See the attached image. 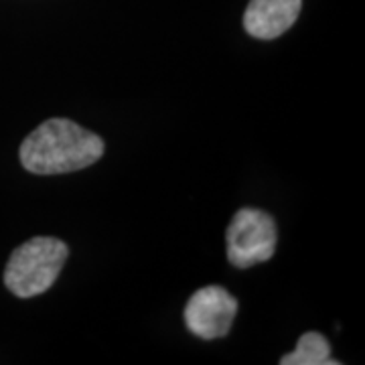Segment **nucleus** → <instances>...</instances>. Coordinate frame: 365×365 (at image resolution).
<instances>
[{
	"mask_svg": "<svg viewBox=\"0 0 365 365\" xmlns=\"http://www.w3.org/2000/svg\"><path fill=\"white\" fill-rule=\"evenodd\" d=\"M302 0H250L244 26L256 39H276L297 23Z\"/></svg>",
	"mask_w": 365,
	"mask_h": 365,
	"instance_id": "obj_5",
	"label": "nucleus"
},
{
	"mask_svg": "<svg viewBox=\"0 0 365 365\" xmlns=\"http://www.w3.org/2000/svg\"><path fill=\"white\" fill-rule=\"evenodd\" d=\"M69 250L55 237H33L14 250L4 270V284L19 299L43 294L53 287Z\"/></svg>",
	"mask_w": 365,
	"mask_h": 365,
	"instance_id": "obj_2",
	"label": "nucleus"
},
{
	"mask_svg": "<svg viewBox=\"0 0 365 365\" xmlns=\"http://www.w3.org/2000/svg\"><path fill=\"white\" fill-rule=\"evenodd\" d=\"M276 223L260 209H240L227 227V260L235 268H250L270 260L276 252Z\"/></svg>",
	"mask_w": 365,
	"mask_h": 365,
	"instance_id": "obj_3",
	"label": "nucleus"
},
{
	"mask_svg": "<svg viewBox=\"0 0 365 365\" xmlns=\"http://www.w3.org/2000/svg\"><path fill=\"white\" fill-rule=\"evenodd\" d=\"M104 155V140L66 118H51L21 146V163L35 175H59L90 167Z\"/></svg>",
	"mask_w": 365,
	"mask_h": 365,
	"instance_id": "obj_1",
	"label": "nucleus"
},
{
	"mask_svg": "<svg viewBox=\"0 0 365 365\" xmlns=\"http://www.w3.org/2000/svg\"><path fill=\"white\" fill-rule=\"evenodd\" d=\"M237 313V300L222 287L197 290L185 307V323L201 339H217L230 333Z\"/></svg>",
	"mask_w": 365,
	"mask_h": 365,
	"instance_id": "obj_4",
	"label": "nucleus"
},
{
	"mask_svg": "<svg viewBox=\"0 0 365 365\" xmlns=\"http://www.w3.org/2000/svg\"><path fill=\"white\" fill-rule=\"evenodd\" d=\"M329 343L321 333H304L292 353L280 359L282 365H337L339 361L329 359Z\"/></svg>",
	"mask_w": 365,
	"mask_h": 365,
	"instance_id": "obj_6",
	"label": "nucleus"
}]
</instances>
